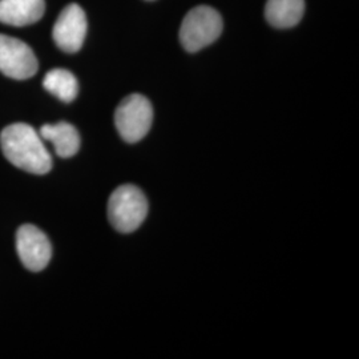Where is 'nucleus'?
Returning a JSON list of instances; mask_svg holds the SVG:
<instances>
[{"label": "nucleus", "mask_w": 359, "mask_h": 359, "mask_svg": "<svg viewBox=\"0 0 359 359\" xmlns=\"http://www.w3.org/2000/svg\"><path fill=\"white\" fill-rule=\"evenodd\" d=\"M154 121V108L149 100L133 93L118 104L115 112V126L118 135L127 142L142 140Z\"/></svg>", "instance_id": "4"}, {"label": "nucleus", "mask_w": 359, "mask_h": 359, "mask_svg": "<svg viewBox=\"0 0 359 359\" xmlns=\"http://www.w3.org/2000/svg\"><path fill=\"white\" fill-rule=\"evenodd\" d=\"M87 28L88 25L84 10L76 3H72L59 15L52 29V38L62 51L75 53L83 47Z\"/></svg>", "instance_id": "7"}, {"label": "nucleus", "mask_w": 359, "mask_h": 359, "mask_svg": "<svg viewBox=\"0 0 359 359\" xmlns=\"http://www.w3.org/2000/svg\"><path fill=\"white\" fill-rule=\"evenodd\" d=\"M222 18L209 6H198L184 18L180 28V40L188 52H197L212 44L222 32Z\"/></svg>", "instance_id": "3"}, {"label": "nucleus", "mask_w": 359, "mask_h": 359, "mask_svg": "<svg viewBox=\"0 0 359 359\" xmlns=\"http://www.w3.org/2000/svg\"><path fill=\"white\" fill-rule=\"evenodd\" d=\"M39 135L43 140L52 142L55 152L62 158H69L79 152L80 136L77 129L65 121L43 126Z\"/></svg>", "instance_id": "9"}, {"label": "nucleus", "mask_w": 359, "mask_h": 359, "mask_svg": "<svg viewBox=\"0 0 359 359\" xmlns=\"http://www.w3.org/2000/svg\"><path fill=\"white\" fill-rule=\"evenodd\" d=\"M34 51L25 41L0 34V72L15 80H27L38 72Z\"/></svg>", "instance_id": "5"}, {"label": "nucleus", "mask_w": 359, "mask_h": 359, "mask_svg": "<svg viewBox=\"0 0 359 359\" xmlns=\"http://www.w3.org/2000/svg\"><path fill=\"white\" fill-rule=\"evenodd\" d=\"M46 11L44 0H0V22L25 27L39 22Z\"/></svg>", "instance_id": "8"}, {"label": "nucleus", "mask_w": 359, "mask_h": 359, "mask_svg": "<svg viewBox=\"0 0 359 359\" xmlns=\"http://www.w3.org/2000/svg\"><path fill=\"white\" fill-rule=\"evenodd\" d=\"M0 147L6 158L19 169L32 175L51 170L52 157L39 132L25 123H16L1 130Z\"/></svg>", "instance_id": "1"}, {"label": "nucleus", "mask_w": 359, "mask_h": 359, "mask_svg": "<svg viewBox=\"0 0 359 359\" xmlns=\"http://www.w3.org/2000/svg\"><path fill=\"white\" fill-rule=\"evenodd\" d=\"M147 215L148 200L137 187L126 184L111 194L108 201V219L116 231L132 233L139 229Z\"/></svg>", "instance_id": "2"}, {"label": "nucleus", "mask_w": 359, "mask_h": 359, "mask_svg": "<svg viewBox=\"0 0 359 359\" xmlns=\"http://www.w3.org/2000/svg\"><path fill=\"white\" fill-rule=\"evenodd\" d=\"M16 252L29 271H41L51 261L52 246L48 237L32 224L22 225L16 231Z\"/></svg>", "instance_id": "6"}, {"label": "nucleus", "mask_w": 359, "mask_h": 359, "mask_svg": "<svg viewBox=\"0 0 359 359\" xmlns=\"http://www.w3.org/2000/svg\"><path fill=\"white\" fill-rule=\"evenodd\" d=\"M305 13V0H268L265 16L276 28H290L301 22Z\"/></svg>", "instance_id": "10"}, {"label": "nucleus", "mask_w": 359, "mask_h": 359, "mask_svg": "<svg viewBox=\"0 0 359 359\" xmlns=\"http://www.w3.org/2000/svg\"><path fill=\"white\" fill-rule=\"evenodd\" d=\"M43 87L65 103H71L76 99L79 83L75 75L63 68H55L43 80Z\"/></svg>", "instance_id": "11"}]
</instances>
